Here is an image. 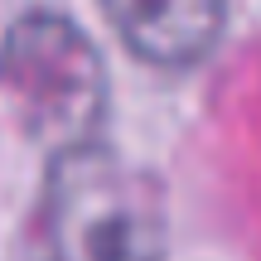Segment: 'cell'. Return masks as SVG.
Masks as SVG:
<instances>
[{"instance_id": "1", "label": "cell", "mask_w": 261, "mask_h": 261, "mask_svg": "<svg viewBox=\"0 0 261 261\" xmlns=\"http://www.w3.org/2000/svg\"><path fill=\"white\" fill-rule=\"evenodd\" d=\"M29 261H169L155 174L102 136L58 145L39 184Z\"/></svg>"}, {"instance_id": "2", "label": "cell", "mask_w": 261, "mask_h": 261, "mask_svg": "<svg viewBox=\"0 0 261 261\" xmlns=\"http://www.w3.org/2000/svg\"><path fill=\"white\" fill-rule=\"evenodd\" d=\"M0 92L34 140H92L107 112V73L92 39L58 10H29L0 34Z\"/></svg>"}, {"instance_id": "3", "label": "cell", "mask_w": 261, "mask_h": 261, "mask_svg": "<svg viewBox=\"0 0 261 261\" xmlns=\"http://www.w3.org/2000/svg\"><path fill=\"white\" fill-rule=\"evenodd\" d=\"M130 58L165 73L198 68L223 39L227 0H97Z\"/></svg>"}]
</instances>
